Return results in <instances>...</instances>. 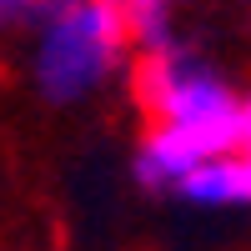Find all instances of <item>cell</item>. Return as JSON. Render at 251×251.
Masks as SVG:
<instances>
[{"label": "cell", "instance_id": "obj_1", "mask_svg": "<svg viewBox=\"0 0 251 251\" xmlns=\"http://www.w3.org/2000/svg\"><path fill=\"white\" fill-rule=\"evenodd\" d=\"M136 40L111 0H66L30 30V86L50 106H80L126 71Z\"/></svg>", "mask_w": 251, "mask_h": 251}, {"label": "cell", "instance_id": "obj_2", "mask_svg": "<svg viewBox=\"0 0 251 251\" xmlns=\"http://www.w3.org/2000/svg\"><path fill=\"white\" fill-rule=\"evenodd\" d=\"M131 91H136V106L146 111V126L186 131L221 156L241 151V136H246L241 91L201 55H191L181 40L161 50H141L131 60Z\"/></svg>", "mask_w": 251, "mask_h": 251}, {"label": "cell", "instance_id": "obj_3", "mask_svg": "<svg viewBox=\"0 0 251 251\" xmlns=\"http://www.w3.org/2000/svg\"><path fill=\"white\" fill-rule=\"evenodd\" d=\"M221 151H211L206 141L186 136V131H166V126H146V136L131 156V176L156 196H176L206 161H216Z\"/></svg>", "mask_w": 251, "mask_h": 251}, {"label": "cell", "instance_id": "obj_4", "mask_svg": "<svg viewBox=\"0 0 251 251\" xmlns=\"http://www.w3.org/2000/svg\"><path fill=\"white\" fill-rule=\"evenodd\" d=\"M176 196L201 206V211H236V206H251V161L241 151L216 156V161H206Z\"/></svg>", "mask_w": 251, "mask_h": 251}, {"label": "cell", "instance_id": "obj_5", "mask_svg": "<svg viewBox=\"0 0 251 251\" xmlns=\"http://www.w3.org/2000/svg\"><path fill=\"white\" fill-rule=\"evenodd\" d=\"M111 5L121 10L126 30H131L136 55L176 46V5H181V0H111Z\"/></svg>", "mask_w": 251, "mask_h": 251}, {"label": "cell", "instance_id": "obj_6", "mask_svg": "<svg viewBox=\"0 0 251 251\" xmlns=\"http://www.w3.org/2000/svg\"><path fill=\"white\" fill-rule=\"evenodd\" d=\"M66 0H0V35H20L35 30L46 15H55Z\"/></svg>", "mask_w": 251, "mask_h": 251}, {"label": "cell", "instance_id": "obj_7", "mask_svg": "<svg viewBox=\"0 0 251 251\" xmlns=\"http://www.w3.org/2000/svg\"><path fill=\"white\" fill-rule=\"evenodd\" d=\"M241 121H246V131H251V91L241 96ZM241 141H246V136H241Z\"/></svg>", "mask_w": 251, "mask_h": 251}, {"label": "cell", "instance_id": "obj_8", "mask_svg": "<svg viewBox=\"0 0 251 251\" xmlns=\"http://www.w3.org/2000/svg\"><path fill=\"white\" fill-rule=\"evenodd\" d=\"M241 156H246V161H251V131H246V141H241Z\"/></svg>", "mask_w": 251, "mask_h": 251}]
</instances>
